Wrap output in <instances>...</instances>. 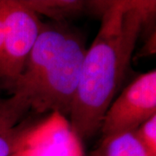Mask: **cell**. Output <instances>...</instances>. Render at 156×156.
I'll return each instance as SVG.
<instances>
[{
    "instance_id": "cell-1",
    "label": "cell",
    "mask_w": 156,
    "mask_h": 156,
    "mask_svg": "<svg viewBox=\"0 0 156 156\" xmlns=\"http://www.w3.org/2000/svg\"><path fill=\"white\" fill-rule=\"evenodd\" d=\"M101 5L100 28L86 50L69 115L73 134L81 139L101 129L140 35L156 19V1H109Z\"/></svg>"
},
{
    "instance_id": "cell-2",
    "label": "cell",
    "mask_w": 156,
    "mask_h": 156,
    "mask_svg": "<svg viewBox=\"0 0 156 156\" xmlns=\"http://www.w3.org/2000/svg\"><path fill=\"white\" fill-rule=\"evenodd\" d=\"M87 49L83 38L69 26L43 25L13 92L28 99L38 113L69 115Z\"/></svg>"
},
{
    "instance_id": "cell-3",
    "label": "cell",
    "mask_w": 156,
    "mask_h": 156,
    "mask_svg": "<svg viewBox=\"0 0 156 156\" xmlns=\"http://www.w3.org/2000/svg\"><path fill=\"white\" fill-rule=\"evenodd\" d=\"M156 114V69L144 73L115 98L103 118L102 138L136 131Z\"/></svg>"
},
{
    "instance_id": "cell-4",
    "label": "cell",
    "mask_w": 156,
    "mask_h": 156,
    "mask_svg": "<svg viewBox=\"0 0 156 156\" xmlns=\"http://www.w3.org/2000/svg\"><path fill=\"white\" fill-rule=\"evenodd\" d=\"M5 52L2 78L12 83L22 73L43 28L26 1L4 0Z\"/></svg>"
},
{
    "instance_id": "cell-5",
    "label": "cell",
    "mask_w": 156,
    "mask_h": 156,
    "mask_svg": "<svg viewBox=\"0 0 156 156\" xmlns=\"http://www.w3.org/2000/svg\"><path fill=\"white\" fill-rule=\"evenodd\" d=\"M89 156H151L136 131L103 137Z\"/></svg>"
},
{
    "instance_id": "cell-6",
    "label": "cell",
    "mask_w": 156,
    "mask_h": 156,
    "mask_svg": "<svg viewBox=\"0 0 156 156\" xmlns=\"http://www.w3.org/2000/svg\"><path fill=\"white\" fill-rule=\"evenodd\" d=\"M30 109L28 99L18 92L0 98V133L17 126Z\"/></svg>"
},
{
    "instance_id": "cell-7",
    "label": "cell",
    "mask_w": 156,
    "mask_h": 156,
    "mask_svg": "<svg viewBox=\"0 0 156 156\" xmlns=\"http://www.w3.org/2000/svg\"><path fill=\"white\" fill-rule=\"evenodd\" d=\"M33 129L22 124L0 133V156H11L30 144Z\"/></svg>"
},
{
    "instance_id": "cell-8",
    "label": "cell",
    "mask_w": 156,
    "mask_h": 156,
    "mask_svg": "<svg viewBox=\"0 0 156 156\" xmlns=\"http://www.w3.org/2000/svg\"><path fill=\"white\" fill-rule=\"evenodd\" d=\"M136 133L151 156H156V114L142 124Z\"/></svg>"
},
{
    "instance_id": "cell-9",
    "label": "cell",
    "mask_w": 156,
    "mask_h": 156,
    "mask_svg": "<svg viewBox=\"0 0 156 156\" xmlns=\"http://www.w3.org/2000/svg\"><path fill=\"white\" fill-rule=\"evenodd\" d=\"M156 54V23L150 35L145 41L143 46L137 52L135 58L140 59L144 57L154 56Z\"/></svg>"
},
{
    "instance_id": "cell-10",
    "label": "cell",
    "mask_w": 156,
    "mask_h": 156,
    "mask_svg": "<svg viewBox=\"0 0 156 156\" xmlns=\"http://www.w3.org/2000/svg\"><path fill=\"white\" fill-rule=\"evenodd\" d=\"M5 8L4 0H0V78H2L4 67V52H5Z\"/></svg>"
},
{
    "instance_id": "cell-11",
    "label": "cell",
    "mask_w": 156,
    "mask_h": 156,
    "mask_svg": "<svg viewBox=\"0 0 156 156\" xmlns=\"http://www.w3.org/2000/svg\"><path fill=\"white\" fill-rule=\"evenodd\" d=\"M11 156H34L33 150H32L30 145L29 144L25 148H23V150L17 152V153L14 154L13 155Z\"/></svg>"
}]
</instances>
